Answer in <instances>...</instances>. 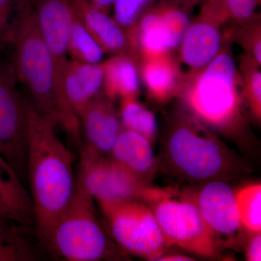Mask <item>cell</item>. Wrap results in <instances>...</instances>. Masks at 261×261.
<instances>
[{
	"label": "cell",
	"mask_w": 261,
	"mask_h": 261,
	"mask_svg": "<svg viewBox=\"0 0 261 261\" xmlns=\"http://www.w3.org/2000/svg\"><path fill=\"white\" fill-rule=\"evenodd\" d=\"M8 44L13 48L10 63L17 80L28 90L34 107L61 126L73 143L80 145V118L57 85L54 60L41 34L31 0L15 2Z\"/></svg>",
	"instance_id": "1"
},
{
	"label": "cell",
	"mask_w": 261,
	"mask_h": 261,
	"mask_svg": "<svg viewBox=\"0 0 261 261\" xmlns=\"http://www.w3.org/2000/svg\"><path fill=\"white\" fill-rule=\"evenodd\" d=\"M25 104L28 121L27 173L35 236L41 245L73 195L74 156L57 135L56 125L41 114L27 98Z\"/></svg>",
	"instance_id": "2"
},
{
	"label": "cell",
	"mask_w": 261,
	"mask_h": 261,
	"mask_svg": "<svg viewBox=\"0 0 261 261\" xmlns=\"http://www.w3.org/2000/svg\"><path fill=\"white\" fill-rule=\"evenodd\" d=\"M230 44L224 40L219 55L205 68L185 73L178 97L187 112L209 129L236 137L247 132L246 106Z\"/></svg>",
	"instance_id": "3"
},
{
	"label": "cell",
	"mask_w": 261,
	"mask_h": 261,
	"mask_svg": "<svg viewBox=\"0 0 261 261\" xmlns=\"http://www.w3.org/2000/svg\"><path fill=\"white\" fill-rule=\"evenodd\" d=\"M162 157L170 172L192 183L229 181L247 171L238 154L185 109L168 121Z\"/></svg>",
	"instance_id": "4"
},
{
	"label": "cell",
	"mask_w": 261,
	"mask_h": 261,
	"mask_svg": "<svg viewBox=\"0 0 261 261\" xmlns=\"http://www.w3.org/2000/svg\"><path fill=\"white\" fill-rule=\"evenodd\" d=\"M94 197L80 180L73 195L41 246L53 256L68 261L113 260L119 257L98 219Z\"/></svg>",
	"instance_id": "5"
},
{
	"label": "cell",
	"mask_w": 261,
	"mask_h": 261,
	"mask_svg": "<svg viewBox=\"0 0 261 261\" xmlns=\"http://www.w3.org/2000/svg\"><path fill=\"white\" fill-rule=\"evenodd\" d=\"M153 211L169 246L205 257L216 256L218 243L191 195L149 187L144 198Z\"/></svg>",
	"instance_id": "6"
},
{
	"label": "cell",
	"mask_w": 261,
	"mask_h": 261,
	"mask_svg": "<svg viewBox=\"0 0 261 261\" xmlns=\"http://www.w3.org/2000/svg\"><path fill=\"white\" fill-rule=\"evenodd\" d=\"M113 239L125 251L157 260L169 247L153 211L140 200L99 202Z\"/></svg>",
	"instance_id": "7"
},
{
	"label": "cell",
	"mask_w": 261,
	"mask_h": 261,
	"mask_svg": "<svg viewBox=\"0 0 261 261\" xmlns=\"http://www.w3.org/2000/svg\"><path fill=\"white\" fill-rule=\"evenodd\" d=\"M11 63L0 60V154L23 180L28 157L25 98L19 93Z\"/></svg>",
	"instance_id": "8"
},
{
	"label": "cell",
	"mask_w": 261,
	"mask_h": 261,
	"mask_svg": "<svg viewBox=\"0 0 261 261\" xmlns=\"http://www.w3.org/2000/svg\"><path fill=\"white\" fill-rule=\"evenodd\" d=\"M228 22L223 0H205L177 49L178 61L189 67L188 72L205 68L219 55L224 44V27Z\"/></svg>",
	"instance_id": "9"
},
{
	"label": "cell",
	"mask_w": 261,
	"mask_h": 261,
	"mask_svg": "<svg viewBox=\"0 0 261 261\" xmlns=\"http://www.w3.org/2000/svg\"><path fill=\"white\" fill-rule=\"evenodd\" d=\"M78 179L98 202H143L146 192L150 187L116 160L107 157L81 155Z\"/></svg>",
	"instance_id": "10"
},
{
	"label": "cell",
	"mask_w": 261,
	"mask_h": 261,
	"mask_svg": "<svg viewBox=\"0 0 261 261\" xmlns=\"http://www.w3.org/2000/svg\"><path fill=\"white\" fill-rule=\"evenodd\" d=\"M190 23L185 10L161 3L151 6L141 16L135 30L140 58L175 53Z\"/></svg>",
	"instance_id": "11"
},
{
	"label": "cell",
	"mask_w": 261,
	"mask_h": 261,
	"mask_svg": "<svg viewBox=\"0 0 261 261\" xmlns=\"http://www.w3.org/2000/svg\"><path fill=\"white\" fill-rule=\"evenodd\" d=\"M38 24L56 67L57 85L65 95L63 73L68 64L69 43L74 10L70 0H31Z\"/></svg>",
	"instance_id": "12"
},
{
	"label": "cell",
	"mask_w": 261,
	"mask_h": 261,
	"mask_svg": "<svg viewBox=\"0 0 261 261\" xmlns=\"http://www.w3.org/2000/svg\"><path fill=\"white\" fill-rule=\"evenodd\" d=\"M191 196L217 243L218 241L226 243L236 241L243 225L235 192L226 181L207 182Z\"/></svg>",
	"instance_id": "13"
},
{
	"label": "cell",
	"mask_w": 261,
	"mask_h": 261,
	"mask_svg": "<svg viewBox=\"0 0 261 261\" xmlns=\"http://www.w3.org/2000/svg\"><path fill=\"white\" fill-rule=\"evenodd\" d=\"M78 116L85 136L82 155L99 158L111 154L123 129L113 101L102 91L89 101Z\"/></svg>",
	"instance_id": "14"
},
{
	"label": "cell",
	"mask_w": 261,
	"mask_h": 261,
	"mask_svg": "<svg viewBox=\"0 0 261 261\" xmlns=\"http://www.w3.org/2000/svg\"><path fill=\"white\" fill-rule=\"evenodd\" d=\"M75 13L105 53L132 58L139 66L140 53L135 34L123 28L88 0H70Z\"/></svg>",
	"instance_id": "15"
},
{
	"label": "cell",
	"mask_w": 261,
	"mask_h": 261,
	"mask_svg": "<svg viewBox=\"0 0 261 261\" xmlns=\"http://www.w3.org/2000/svg\"><path fill=\"white\" fill-rule=\"evenodd\" d=\"M138 68L140 80L151 99L166 103L178 97L185 73L174 53L141 57Z\"/></svg>",
	"instance_id": "16"
},
{
	"label": "cell",
	"mask_w": 261,
	"mask_h": 261,
	"mask_svg": "<svg viewBox=\"0 0 261 261\" xmlns=\"http://www.w3.org/2000/svg\"><path fill=\"white\" fill-rule=\"evenodd\" d=\"M111 154L117 162L147 184L159 167L152 144L144 136L124 128Z\"/></svg>",
	"instance_id": "17"
},
{
	"label": "cell",
	"mask_w": 261,
	"mask_h": 261,
	"mask_svg": "<svg viewBox=\"0 0 261 261\" xmlns=\"http://www.w3.org/2000/svg\"><path fill=\"white\" fill-rule=\"evenodd\" d=\"M103 75L102 63L68 61L63 73V87L68 102L77 116L89 101L102 92Z\"/></svg>",
	"instance_id": "18"
},
{
	"label": "cell",
	"mask_w": 261,
	"mask_h": 261,
	"mask_svg": "<svg viewBox=\"0 0 261 261\" xmlns=\"http://www.w3.org/2000/svg\"><path fill=\"white\" fill-rule=\"evenodd\" d=\"M102 92L111 100L137 99L140 92L138 65L132 58L113 56L102 63Z\"/></svg>",
	"instance_id": "19"
},
{
	"label": "cell",
	"mask_w": 261,
	"mask_h": 261,
	"mask_svg": "<svg viewBox=\"0 0 261 261\" xmlns=\"http://www.w3.org/2000/svg\"><path fill=\"white\" fill-rule=\"evenodd\" d=\"M0 202L20 224L33 228L34 208L30 192L23 180L0 154Z\"/></svg>",
	"instance_id": "20"
},
{
	"label": "cell",
	"mask_w": 261,
	"mask_h": 261,
	"mask_svg": "<svg viewBox=\"0 0 261 261\" xmlns=\"http://www.w3.org/2000/svg\"><path fill=\"white\" fill-rule=\"evenodd\" d=\"M33 228L0 217V261H34L40 255L31 240Z\"/></svg>",
	"instance_id": "21"
},
{
	"label": "cell",
	"mask_w": 261,
	"mask_h": 261,
	"mask_svg": "<svg viewBox=\"0 0 261 261\" xmlns=\"http://www.w3.org/2000/svg\"><path fill=\"white\" fill-rule=\"evenodd\" d=\"M238 70L242 80V88L245 106L254 120H261L260 65L244 53L238 58Z\"/></svg>",
	"instance_id": "22"
},
{
	"label": "cell",
	"mask_w": 261,
	"mask_h": 261,
	"mask_svg": "<svg viewBox=\"0 0 261 261\" xmlns=\"http://www.w3.org/2000/svg\"><path fill=\"white\" fill-rule=\"evenodd\" d=\"M120 119L123 128L144 136L153 143L158 135L155 116L137 99H122Z\"/></svg>",
	"instance_id": "23"
},
{
	"label": "cell",
	"mask_w": 261,
	"mask_h": 261,
	"mask_svg": "<svg viewBox=\"0 0 261 261\" xmlns=\"http://www.w3.org/2000/svg\"><path fill=\"white\" fill-rule=\"evenodd\" d=\"M68 54L72 60L93 64L99 63L105 55L104 51L85 28L75 10L68 43Z\"/></svg>",
	"instance_id": "24"
},
{
	"label": "cell",
	"mask_w": 261,
	"mask_h": 261,
	"mask_svg": "<svg viewBox=\"0 0 261 261\" xmlns=\"http://www.w3.org/2000/svg\"><path fill=\"white\" fill-rule=\"evenodd\" d=\"M224 40L236 42L243 48L245 53L252 57L261 65V18L257 14L247 23H230L224 29Z\"/></svg>",
	"instance_id": "25"
},
{
	"label": "cell",
	"mask_w": 261,
	"mask_h": 261,
	"mask_svg": "<svg viewBox=\"0 0 261 261\" xmlns=\"http://www.w3.org/2000/svg\"><path fill=\"white\" fill-rule=\"evenodd\" d=\"M242 225L249 231H261V185L250 184L235 192Z\"/></svg>",
	"instance_id": "26"
},
{
	"label": "cell",
	"mask_w": 261,
	"mask_h": 261,
	"mask_svg": "<svg viewBox=\"0 0 261 261\" xmlns=\"http://www.w3.org/2000/svg\"><path fill=\"white\" fill-rule=\"evenodd\" d=\"M153 1L116 0L114 3V19L123 28L135 35L136 28L141 16L152 6Z\"/></svg>",
	"instance_id": "27"
},
{
	"label": "cell",
	"mask_w": 261,
	"mask_h": 261,
	"mask_svg": "<svg viewBox=\"0 0 261 261\" xmlns=\"http://www.w3.org/2000/svg\"><path fill=\"white\" fill-rule=\"evenodd\" d=\"M231 23H247L257 15L260 0H223Z\"/></svg>",
	"instance_id": "28"
},
{
	"label": "cell",
	"mask_w": 261,
	"mask_h": 261,
	"mask_svg": "<svg viewBox=\"0 0 261 261\" xmlns=\"http://www.w3.org/2000/svg\"><path fill=\"white\" fill-rule=\"evenodd\" d=\"M16 0H0V50L9 42Z\"/></svg>",
	"instance_id": "29"
},
{
	"label": "cell",
	"mask_w": 261,
	"mask_h": 261,
	"mask_svg": "<svg viewBox=\"0 0 261 261\" xmlns=\"http://www.w3.org/2000/svg\"><path fill=\"white\" fill-rule=\"evenodd\" d=\"M247 244L246 259L248 261L261 260V233L255 232Z\"/></svg>",
	"instance_id": "30"
},
{
	"label": "cell",
	"mask_w": 261,
	"mask_h": 261,
	"mask_svg": "<svg viewBox=\"0 0 261 261\" xmlns=\"http://www.w3.org/2000/svg\"><path fill=\"white\" fill-rule=\"evenodd\" d=\"M200 1L201 0H160V3L187 11Z\"/></svg>",
	"instance_id": "31"
},
{
	"label": "cell",
	"mask_w": 261,
	"mask_h": 261,
	"mask_svg": "<svg viewBox=\"0 0 261 261\" xmlns=\"http://www.w3.org/2000/svg\"><path fill=\"white\" fill-rule=\"evenodd\" d=\"M88 1L94 8L106 13L108 8H111V5H114L116 0H88Z\"/></svg>",
	"instance_id": "32"
},
{
	"label": "cell",
	"mask_w": 261,
	"mask_h": 261,
	"mask_svg": "<svg viewBox=\"0 0 261 261\" xmlns=\"http://www.w3.org/2000/svg\"><path fill=\"white\" fill-rule=\"evenodd\" d=\"M159 261H190L194 260L191 257L187 256L181 254H163L162 256L157 259Z\"/></svg>",
	"instance_id": "33"
},
{
	"label": "cell",
	"mask_w": 261,
	"mask_h": 261,
	"mask_svg": "<svg viewBox=\"0 0 261 261\" xmlns=\"http://www.w3.org/2000/svg\"><path fill=\"white\" fill-rule=\"evenodd\" d=\"M0 217L11 218V219H15V221H17V220L15 219L14 216H13V214L10 212V211L8 210L7 207H5L1 202H0Z\"/></svg>",
	"instance_id": "34"
}]
</instances>
